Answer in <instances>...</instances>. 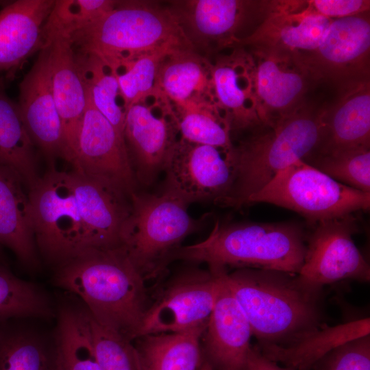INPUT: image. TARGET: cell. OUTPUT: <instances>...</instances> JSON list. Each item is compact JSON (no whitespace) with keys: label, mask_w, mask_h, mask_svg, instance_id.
<instances>
[{"label":"cell","mask_w":370,"mask_h":370,"mask_svg":"<svg viewBox=\"0 0 370 370\" xmlns=\"http://www.w3.org/2000/svg\"><path fill=\"white\" fill-rule=\"evenodd\" d=\"M233 154L208 145L176 140L165 164V190L188 206L224 197L234 179Z\"/></svg>","instance_id":"12"},{"label":"cell","mask_w":370,"mask_h":370,"mask_svg":"<svg viewBox=\"0 0 370 370\" xmlns=\"http://www.w3.org/2000/svg\"><path fill=\"white\" fill-rule=\"evenodd\" d=\"M118 1L55 0L44 25L43 38L69 36L112 10Z\"/></svg>","instance_id":"37"},{"label":"cell","mask_w":370,"mask_h":370,"mask_svg":"<svg viewBox=\"0 0 370 370\" xmlns=\"http://www.w3.org/2000/svg\"><path fill=\"white\" fill-rule=\"evenodd\" d=\"M247 370H294L281 365L263 355L257 346H252L249 353Z\"/></svg>","instance_id":"41"},{"label":"cell","mask_w":370,"mask_h":370,"mask_svg":"<svg viewBox=\"0 0 370 370\" xmlns=\"http://www.w3.org/2000/svg\"><path fill=\"white\" fill-rule=\"evenodd\" d=\"M225 271L221 269L219 293L201 338L202 352L213 370H247L252 331L225 282Z\"/></svg>","instance_id":"19"},{"label":"cell","mask_w":370,"mask_h":370,"mask_svg":"<svg viewBox=\"0 0 370 370\" xmlns=\"http://www.w3.org/2000/svg\"><path fill=\"white\" fill-rule=\"evenodd\" d=\"M36 247L58 266L84 251V230L69 172L49 168L29 190Z\"/></svg>","instance_id":"8"},{"label":"cell","mask_w":370,"mask_h":370,"mask_svg":"<svg viewBox=\"0 0 370 370\" xmlns=\"http://www.w3.org/2000/svg\"><path fill=\"white\" fill-rule=\"evenodd\" d=\"M199 370H213L210 365L204 359Z\"/></svg>","instance_id":"42"},{"label":"cell","mask_w":370,"mask_h":370,"mask_svg":"<svg viewBox=\"0 0 370 370\" xmlns=\"http://www.w3.org/2000/svg\"><path fill=\"white\" fill-rule=\"evenodd\" d=\"M169 10L192 46L218 51L237 47L275 10L278 1L191 0Z\"/></svg>","instance_id":"9"},{"label":"cell","mask_w":370,"mask_h":370,"mask_svg":"<svg viewBox=\"0 0 370 370\" xmlns=\"http://www.w3.org/2000/svg\"><path fill=\"white\" fill-rule=\"evenodd\" d=\"M145 280L122 247L82 252L60 264L54 278L97 322L130 341L149 306Z\"/></svg>","instance_id":"2"},{"label":"cell","mask_w":370,"mask_h":370,"mask_svg":"<svg viewBox=\"0 0 370 370\" xmlns=\"http://www.w3.org/2000/svg\"><path fill=\"white\" fill-rule=\"evenodd\" d=\"M130 200L121 247L145 280L164 270L182 241L201 229L208 214L193 218L188 205L166 190L161 195L136 190Z\"/></svg>","instance_id":"6"},{"label":"cell","mask_w":370,"mask_h":370,"mask_svg":"<svg viewBox=\"0 0 370 370\" xmlns=\"http://www.w3.org/2000/svg\"><path fill=\"white\" fill-rule=\"evenodd\" d=\"M221 271L197 270L173 281L147 309L135 339L206 327L220 288Z\"/></svg>","instance_id":"10"},{"label":"cell","mask_w":370,"mask_h":370,"mask_svg":"<svg viewBox=\"0 0 370 370\" xmlns=\"http://www.w3.org/2000/svg\"><path fill=\"white\" fill-rule=\"evenodd\" d=\"M158 87L182 107L181 109L203 103L200 102L202 94L213 99L210 63L202 59L192 48L175 50L161 62Z\"/></svg>","instance_id":"27"},{"label":"cell","mask_w":370,"mask_h":370,"mask_svg":"<svg viewBox=\"0 0 370 370\" xmlns=\"http://www.w3.org/2000/svg\"><path fill=\"white\" fill-rule=\"evenodd\" d=\"M301 61L318 82L336 88L370 78L369 11L333 19L318 47Z\"/></svg>","instance_id":"13"},{"label":"cell","mask_w":370,"mask_h":370,"mask_svg":"<svg viewBox=\"0 0 370 370\" xmlns=\"http://www.w3.org/2000/svg\"><path fill=\"white\" fill-rule=\"evenodd\" d=\"M313 225L297 274L301 280L320 288L347 279L369 282V264L352 238L356 229L354 217L350 214Z\"/></svg>","instance_id":"11"},{"label":"cell","mask_w":370,"mask_h":370,"mask_svg":"<svg viewBox=\"0 0 370 370\" xmlns=\"http://www.w3.org/2000/svg\"><path fill=\"white\" fill-rule=\"evenodd\" d=\"M18 106L32 140L50 166L58 158L66 160L63 128L51 89L48 46L40 51L21 82Z\"/></svg>","instance_id":"18"},{"label":"cell","mask_w":370,"mask_h":370,"mask_svg":"<svg viewBox=\"0 0 370 370\" xmlns=\"http://www.w3.org/2000/svg\"><path fill=\"white\" fill-rule=\"evenodd\" d=\"M174 121L182 138L233 153L230 123L214 103H203L182 109Z\"/></svg>","instance_id":"31"},{"label":"cell","mask_w":370,"mask_h":370,"mask_svg":"<svg viewBox=\"0 0 370 370\" xmlns=\"http://www.w3.org/2000/svg\"><path fill=\"white\" fill-rule=\"evenodd\" d=\"M176 130L175 123L155 116L143 102L126 111L123 138L137 182L150 185L164 171Z\"/></svg>","instance_id":"21"},{"label":"cell","mask_w":370,"mask_h":370,"mask_svg":"<svg viewBox=\"0 0 370 370\" xmlns=\"http://www.w3.org/2000/svg\"><path fill=\"white\" fill-rule=\"evenodd\" d=\"M75 55L92 103L123 137L125 110L119 101L121 97L116 75L94 56Z\"/></svg>","instance_id":"32"},{"label":"cell","mask_w":370,"mask_h":370,"mask_svg":"<svg viewBox=\"0 0 370 370\" xmlns=\"http://www.w3.org/2000/svg\"><path fill=\"white\" fill-rule=\"evenodd\" d=\"M213 101L230 123L231 132L250 131L261 125L249 53L234 47L210 64Z\"/></svg>","instance_id":"20"},{"label":"cell","mask_w":370,"mask_h":370,"mask_svg":"<svg viewBox=\"0 0 370 370\" xmlns=\"http://www.w3.org/2000/svg\"><path fill=\"white\" fill-rule=\"evenodd\" d=\"M304 161L343 184L370 193V148L313 154Z\"/></svg>","instance_id":"35"},{"label":"cell","mask_w":370,"mask_h":370,"mask_svg":"<svg viewBox=\"0 0 370 370\" xmlns=\"http://www.w3.org/2000/svg\"><path fill=\"white\" fill-rule=\"evenodd\" d=\"M55 0H18L0 10V72L18 66L45 45L44 25Z\"/></svg>","instance_id":"24"},{"label":"cell","mask_w":370,"mask_h":370,"mask_svg":"<svg viewBox=\"0 0 370 370\" xmlns=\"http://www.w3.org/2000/svg\"><path fill=\"white\" fill-rule=\"evenodd\" d=\"M308 3L315 12L331 19L370 11L369 0H308Z\"/></svg>","instance_id":"40"},{"label":"cell","mask_w":370,"mask_h":370,"mask_svg":"<svg viewBox=\"0 0 370 370\" xmlns=\"http://www.w3.org/2000/svg\"><path fill=\"white\" fill-rule=\"evenodd\" d=\"M52 316L49 301L38 286L0 267V321Z\"/></svg>","instance_id":"34"},{"label":"cell","mask_w":370,"mask_h":370,"mask_svg":"<svg viewBox=\"0 0 370 370\" xmlns=\"http://www.w3.org/2000/svg\"><path fill=\"white\" fill-rule=\"evenodd\" d=\"M84 308L101 370H142L132 341L100 324Z\"/></svg>","instance_id":"38"},{"label":"cell","mask_w":370,"mask_h":370,"mask_svg":"<svg viewBox=\"0 0 370 370\" xmlns=\"http://www.w3.org/2000/svg\"><path fill=\"white\" fill-rule=\"evenodd\" d=\"M367 335H370L369 317L334 326L324 325L287 345L256 346L263 355L281 365L294 370H310L333 350Z\"/></svg>","instance_id":"26"},{"label":"cell","mask_w":370,"mask_h":370,"mask_svg":"<svg viewBox=\"0 0 370 370\" xmlns=\"http://www.w3.org/2000/svg\"><path fill=\"white\" fill-rule=\"evenodd\" d=\"M245 49L253 61L261 125L271 123L293 112L306 101L307 92L319 83L307 66L296 56L272 51Z\"/></svg>","instance_id":"15"},{"label":"cell","mask_w":370,"mask_h":370,"mask_svg":"<svg viewBox=\"0 0 370 370\" xmlns=\"http://www.w3.org/2000/svg\"><path fill=\"white\" fill-rule=\"evenodd\" d=\"M54 349L58 370H101L85 308H60Z\"/></svg>","instance_id":"30"},{"label":"cell","mask_w":370,"mask_h":370,"mask_svg":"<svg viewBox=\"0 0 370 370\" xmlns=\"http://www.w3.org/2000/svg\"><path fill=\"white\" fill-rule=\"evenodd\" d=\"M267 203L303 216L314 225L370 208V193L343 184L302 160L280 171L247 205Z\"/></svg>","instance_id":"7"},{"label":"cell","mask_w":370,"mask_h":370,"mask_svg":"<svg viewBox=\"0 0 370 370\" xmlns=\"http://www.w3.org/2000/svg\"><path fill=\"white\" fill-rule=\"evenodd\" d=\"M325 107L305 101L291 113L260 125L234 145V179L227 195L215 204L236 208L264 188L280 171L305 160L318 148L324 127Z\"/></svg>","instance_id":"3"},{"label":"cell","mask_w":370,"mask_h":370,"mask_svg":"<svg viewBox=\"0 0 370 370\" xmlns=\"http://www.w3.org/2000/svg\"><path fill=\"white\" fill-rule=\"evenodd\" d=\"M310 370H370V335L336 348Z\"/></svg>","instance_id":"39"},{"label":"cell","mask_w":370,"mask_h":370,"mask_svg":"<svg viewBox=\"0 0 370 370\" xmlns=\"http://www.w3.org/2000/svg\"><path fill=\"white\" fill-rule=\"evenodd\" d=\"M53 99L61 120L66 151L71 163L87 102V90L74 49L65 36L47 38Z\"/></svg>","instance_id":"23"},{"label":"cell","mask_w":370,"mask_h":370,"mask_svg":"<svg viewBox=\"0 0 370 370\" xmlns=\"http://www.w3.org/2000/svg\"><path fill=\"white\" fill-rule=\"evenodd\" d=\"M177 49H180L166 48L141 56L123 67L122 73L116 74L125 112L158 90L161 62L166 55Z\"/></svg>","instance_id":"36"},{"label":"cell","mask_w":370,"mask_h":370,"mask_svg":"<svg viewBox=\"0 0 370 370\" xmlns=\"http://www.w3.org/2000/svg\"><path fill=\"white\" fill-rule=\"evenodd\" d=\"M86 90V107L71 162L73 170L106 182L130 197L138 182L124 138L97 110L87 86Z\"/></svg>","instance_id":"14"},{"label":"cell","mask_w":370,"mask_h":370,"mask_svg":"<svg viewBox=\"0 0 370 370\" xmlns=\"http://www.w3.org/2000/svg\"><path fill=\"white\" fill-rule=\"evenodd\" d=\"M69 175L84 230V251L122 246L130 197L114 186L72 170Z\"/></svg>","instance_id":"16"},{"label":"cell","mask_w":370,"mask_h":370,"mask_svg":"<svg viewBox=\"0 0 370 370\" xmlns=\"http://www.w3.org/2000/svg\"><path fill=\"white\" fill-rule=\"evenodd\" d=\"M337 90L335 101L325 107L321 139L312 155L370 148V78Z\"/></svg>","instance_id":"22"},{"label":"cell","mask_w":370,"mask_h":370,"mask_svg":"<svg viewBox=\"0 0 370 370\" xmlns=\"http://www.w3.org/2000/svg\"><path fill=\"white\" fill-rule=\"evenodd\" d=\"M11 169L0 165V245L9 247L23 264L38 263L29 193Z\"/></svg>","instance_id":"25"},{"label":"cell","mask_w":370,"mask_h":370,"mask_svg":"<svg viewBox=\"0 0 370 370\" xmlns=\"http://www.w3.org/2000/svg\"><path fill=\"white\" fill-rule=\"evenodd\" d=\"M206 328L135 339L142 370H199L204 360L201 338Z\"/></svg>","instance_id":"28"},{"label":"cell","mask_w":370,"mask_h":370,"mask_svg":"<svg viewBox=\"0 0 370 370\" xmlns=\"http://www.w3.org/2000/svg\"><path fill=\"white\" fill-rule=\"evenodd\" d=\"M66 38L76 53L97 58L115 74L160 49H193L169 9L143 1H118Z\"/></svg>","instance_id":"4"},{"label":"cell","mask_w":370,"mask_h":370,"mask_svg":"<svg viewBox=\"0 0 370 370\" xmlns=\"http://www.w3.org/2000/svg\"><path fill=\"white\" fill-rule=\"evenodd\" d=\"M332 21L315 12L308 0L278 1L275 9L238 47L288 53L301 60L318 47Z\"/></svg>","instance_id":"17"},{"label":"cell","mask_w":370,"mask_h":370,"mask_svg":"<svg viewBox=\"0 0 370 370\" xmlns=\"http://www.w3.org/2000/svg\"><path fill=\"white\" fill-rule=\"evenodd\" d=\"M304 229L296 223L217 221L204 241L180 246L170 262L206 263L210 269H254L298 274L306 249Z\"/></svg>","instance_id":"5"},{"label":"cell","mask_w":370,"mask_h":370,"mask_svg":"<svg viewBox=\"0 0 370 370\" xmlns=\"http://www.w3.org/2000/svg\"><path fill=\"white\" fill-rule=\"evenodd\" d=\"M230 291L242 308L258 345H289L322 327V289L297 274L237 269L224 272Z\"/></svg>","instance_id":"1"},{"label":"cell","mask_w":370,"mask_h":370,"mask_svg":"<svg viewBox=\"0 0 370 370\" xmlns=\"http://www.w3.org/2000/svg\"><path fill=\"white\" fill-rule=\"evenodd\" d=\"M0 370H58L54 345L28 332H0Z\"/></svg>","instance_id":"33"},{"label":"cell","mask_w":370,"mask_h":370,"mask_svg":"<svg viewBox=\"0 0 370 370\" xmlns=\"http://www.w3.org/2000/svg\"><path fill=\"white\" fill-rule=\"evenodd\" d=\"M0 165L16 173L29 190L40 177L35 145L17 103L0 90Z\"/></svg>","instance_id":"29"}]
</instances>
